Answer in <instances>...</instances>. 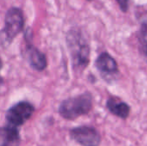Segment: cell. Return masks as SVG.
Here are the masks:
<instances>
[{
    "label": "cell",
    "instance_id": "7a4b0ae2",
    "mask_svg": "<svg viewBox=\"0 0 147 146\" xmlns=\"http://www.w3.org/2000/svg\"><path fill=\"white\" fill-rule=\"evenodd\" d=\"M93 108V96L85 91L61 102L59 106V115L68 120H73L80 116L88 114Z\"/></svg>",
    "mask_w": 147,
    "mask_h": 146
},
{
    "label": "cell",
    "instance_id": "5b68a950",
    "mask_svg": "<svg viewBox=\"0 0 147 146\" xmlns=\"http://www.w3.org/2000/svg\"><path fill=\"white\" fill-rule=\"evenodd\" d=\"M95 67L102 78L108 83H113L120 75V69L115 59L108 52H102L95 60Z\"/></svg>",
    "mask_w": 147,
    "mask_h": 146
},
{
    "label": "cell",
    "instance_id": "3957f363",
    "mask_svg": "<svg viewBox=\"0 0 147 146\" xmlns=\"http://www.w3.org/2000/svg\"><path fill=\"white\" fill-rule=\"evenodd\" d=\"M25 27V18L21 8L12 6L5 14L4 26L0 30V44L9 46L12 41L21 34Z\"/></svg>",
    "mask_w": 147,
    "mask_h": 146
},
{
    "label": "cell",
    "instance_id": "8fae6325",
    "mask_svg": "<svg viewBox=\"0 0 147 146\" xmlns=\"http://www.w3.org/2000/svg\"><path fill=\"white\" fill-rule=\"evenodd\" d=\"M117 4L119 5V8L121 12L123 13H127L129 10V4H130V0H115Z\"/></svg>",
    "mask_w": 147,
    "mask_h": 146
},
{
    "label": "cell",
    "instance_id": "9c48e42d",
    "mask_svg": "<svg viewBox=\"0 0 147 146\" xmlns=\"http://www.w3.org/2000/svg\"><path fill=\"white\" fill-rule=\"evenodd\" d=\"M0 146H18L20 134L17 127L7 125L0 128Z\"/></svg>",
    "mask_w": 147,
    "mask_h": 146
},
{
    "label": "cell",
    "instance_id": "52a82bcc",
    "mask_svg": "<svg viewBox=\"0 0 147 146\" xmlns=\"http://www.w3.org/2000/svg\"><path fill=\"white\" fill-rule=\"evenodd\" d=\"M71 138L82 146H99L102 141L99 132L92 126H81L70 131Z\"/></svg>",
    "mask_w": 147,
    "mask_h": 146
},
{
    "label": "cell",
    "instance_id": "7c38bea8",
    "mask_svg": "<svg viewBox=\"0 0 147 146\" xmlns=\"http://www.w3.org/2000/svg\"><path fill=\"white\" fill-rule=\"evenodd\" d=\"M3 60H2V59H1V57H0V71H1V70H2V68H3ZM3 77L1 76V74H0V86L1 85H3Z\"/></svg>",
    "mask_w": 147,
    "mask_h": 146
},
{
    "label": "cell",
    "instance_id": "277c9868",
    "mask_svg": "<svg viewBox=\"0 0 147 146\" xmlns=\"http://www.w3.org/2000/svg\"><path fill=\"white\" fill-rule=\"evenodd\" d=\"M33 33L30 28H26L24 31L25 46L22 52L29 66L36 71H43L47 67V59L44 52H42L33 43Z\"/></svg>",
    "mask_w": 147,
    "mask_h": 146
},
{
    "label": "cell",
    "instance_id": "8992f818",
    "mask_svg": "<svg viewBox=\"0 0 147 146\" xmlns=\"http://www.w3.org/2000/svg\"><path fill=\"white\" fill-rule=\"evenodd\" d=\"M34 112V105L28 101H21L11 106L6 112L5 119L9 125L18 127L28 121Z\"/></svg>",
    "mask_w": 147,
    "mask_h": 146
},
{
    "label": "cell",
    "instance_id": "ba28073f",
    "mask_svg": "<svg viewBox=\"0 0 147 146\" xmlns=\"http://www.w3.org/2000/svg\"><path fill=\"white\" fill-rule=\"evenodd\" d=\"M106 107L112 114L121 120H127L131 111V108L127 102L115 96H110L107 100Z\"/></svg>",
    "mask_w": 147,
    "mask_h": 146
},
{
    "label": "cell",
    "instance_id": "6da1fadb",
    "mask_svg": "<svg viewBox=\"0 0 147 146\" xmlns=\"http://www.w3.org/2000/svg\"><path fill=\"white\" fill-rule=\"evenodd\" d=\"M65 43L72 70L76 74H81L90 62V45L83 29L79 27L71 28L66 33Z\"/></svg>",
    "mask_w": 147,
    "mask_h": 146
},
{
    "label": "cell",
    "instance_id": "4fadbf2b",
    "mask_svg": "<svg viewBox=\"0 0 147 146\" xmlns=\"http://www.w3.org/2000/svg\"><path fill=\"white\" fill-rule=\"evenodd\" d=\"M86 1H88V2H92L93 0H86Z\"/></svg>",
    "mask_w": 147,
    "mask_h": 146
},
{
    "label": "cell",
    "instance_id": "30bf717a",
    "mask_svg": "<svg viewBox=\"0 0 147 146\" xmlns=\"http://www.w3.org/2000/svg\"><path fill=\"white\" fill-rule=\"evenodd\" d=\"M137 40L139 50L147 63V20L140 23V27L137 32Z\"/></svg>",
    "mask_w": 147,
    "mask_h": 146
}]
</instances>
